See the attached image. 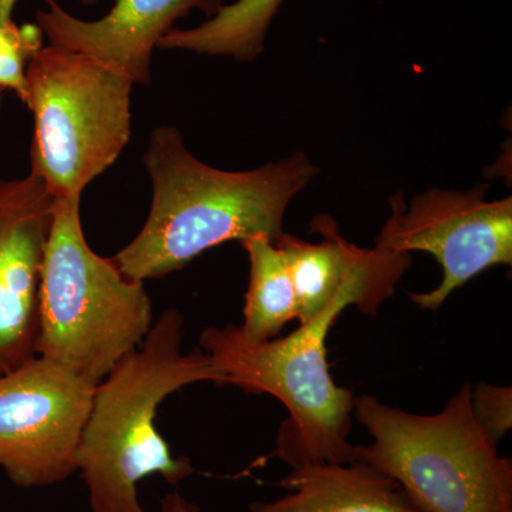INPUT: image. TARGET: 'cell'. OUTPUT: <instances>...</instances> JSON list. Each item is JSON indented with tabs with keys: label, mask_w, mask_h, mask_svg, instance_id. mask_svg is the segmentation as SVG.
<instances>
[{
	"label": "cell",
	"mask_w": 512,
	"mask_h": 512,
	"mask_svg": "<svg viewBox=\"0 0 512 512\" xmlns=\"http://www.w3.org/2000/svg\"><path fill=\"white\" fill-rule=\"evenodd\" d=\"M144 165L153 184L150 214L140 234L111 258L137 282L183 269L224 242L255 235L275 242L292 198L318 173L302 153L255 170H218L192 156L171 126L154 128Z\"/></svg>",
	"instance_id": "cell-1"
},
{
	"label": "cell",
	"mask_w": 512,
	"mask_h": 512,
	"mask_svg": "<svg viewBox=\"0 0 512 512\" xmlns=\"http://www.w3.org/2000/svg\"><path fill=\"white\" fill-rule=\"evenodd\" d=\"M55 201L32 173L0 180V376L36 356L40 272Z\"/></svg>",
	"instance_id": "cell-9"
},
{
	"label": "cell",
	"mask_w": 512,
	"mask_h": 512,
	"mask_svg": "<svg viewBox=\"0 0 512 512\" xmlns=\"http://www.w3.org/2000/svg\"><path fill=\"white\" fill-rule=\"evenodd\" d=\"M279 485L289 494L251 504V511L423 512L402 485L363 461L303 464L292 468Z\"/></svg>",
	"instance_id": "cell-12"
},
{
	"label": "cell",
	"mask_w": 512,
	"mask_h": 512,
	"mask_svg": "<svg viewBox=\"0 0 512 512\" xmlns=\"http://www.w3.org/2000/svg\"><path fill=\"white\" fill-rule=\"evenodd\" d=\"M249 256V286L245 295V338L254 342L274 339L286 323L298 319V301L291 272L281 249L265 235L241 242Z\"/></svg>",
	"instance_id": "cell-14"
},
{
	"label": "cell",
	"mask_w": 512,
	"mask_h": 512,
	"mask_svg": "<svg viewBox=\"0 0 512 512\" xmlns=\"http://www.w3.org/2000/svg\"><path fill=\"white\" fill-rule=\"evenodd\" d=\"M345 308L330 306L285 338L254 342L239 326L207 328L202 350L222 373L224 384L266 393L289 413L279 431L276 454L292 468L308 463L360 461V446L350 443L355 397L333 382L326 338Z\"/></svg>",
	"instance_id": "cell-5"
},
{
	"label": "cell",
	"mask_w": 512,
	"mask_h": 512,
	"mask_svg": "<svg viewBox=\"0 0 512 512\" xmlns=\"http://www.w3.org/2000/svg\"><path fill=\"white\" fill-rule=\"evenodd\" d=\"M80 2L83 3V5L90 6V5H96L99 0H80Z\"/></svg>",
	"instance_id": "cell-19"
},
{
	"label": "cell",
	"mask_w": 512,
	"mask_h": 512,
	"mask_svg": "<svg viewBox=\"0 0 512 512\" xmlns=\"http://www.w3.org/2000/svg\"><path fill=\"white\" fill-rule=\"evenodd\" d=\"M42 29L33 23L0 25V90L16 93L26 103V72L33 56L43 47Z\"/></svg>",
	"instance_id": "cell-15"
},
{
	"label": "cell",
	"mask_w": 512,
	"mask_h": 512,
	"mask_svg": "<svg viewBox=\"0 0 512 512\" xmlns=\"http://www.w3.org/2000/svg\"><path fill=\"white\" fill-rule=\"evenodd\" d=\"M134 83L106 64L52 45L26 72L35 119L32 173L55 198L82 195L109 170L131 138Z\"/></svg>",
	"instance_id": "cell-6"
},
{
	"label": "cell",
	"mask_w": 512,
	"mask_h": 512,
	"mask_svg": "<svg viewBox=\"0 0 512 512\" xmlns=\"http://www.w3.org/2000/svg\"><path fill=\"white\" fill-rule=\"evenodd\" d=\"M16 3L18 0H0V25L12 22Z\"/></svg>",
	"instance_id": "cell-18"
},
{
	"label": "cell",
	"mask_w": 512,
	"mask_h": 512,
	"mask_svg": "<svg viewBox=\"0 0 512 512\" xmlns=\"http://www.w3.org/2000/svg\"><path fill=\"white\" fill-rule=\"evenodd\" d=\"M82 195L56 198L39 286L36 355L99 384L143 345L153 308L143 282L87 244Z\"/></svg>",
	"instance_id": "cell-3"
},
{
	"label": "cell",
	"mask_w": 512,
	"mask_h": 512,
	"mask_svg": "<svg viewBox=\"0 0 512 512\" xmlns=\"http://www.w3.org/2000/svg\"><path fill=\"white\" fill-rule=\"evenodd\" d=\"M464 384L439 414L420 416L372 396L355 399L373 443L360 461L397 481L423 512H512V464L478 426Z\"/></svg>",
	"instance_id": "cell-4"
},
{
	"label": "cell",
	"mask_w": 512,
	"mask_h": 512,
	"mask_svg": "<svg viewBox=\"0 0 512 512\" xmlns=\"http://www.w3.org/2000/svg\"><path fill=\"white\" fill-rule=\"evenodd\" d=\"M2 90H0V100H2Z\"/></svg>",
	"instance_id": "cell-20"
},
{
	"label": "cell",
	"mask_w": 512,
	"mask_h": 512,
	"mask_svg": "<svg viewBox=\"0 0 512 512\" xmlns=\"http://www.w3.org/2000/svg\"><path fill=\"white\" fill-rule=\"evenodd\" d=\"M96 387L37 355L0 376V470L13 484L46 487L77 471Z\"/></svg>",
	"instance_id": "cell-7"
},
{
	"label": "cell",
	"mask_w": 512,
	"mask_h": 512,
	"mask_svg": "<svg viewBox=\"0 0 512 512\" xmlns=\"http://www.w3.org/2000/svg\"><path fill=\"white\" fill-rule=\"evenodd\" d=\"M161 512H200L194 504L178 493L168 494L161 501Z\"/></svg>",
	"instance_id": "cell-17"
},
{
	"label": "cell",
	"mask_w": 512,
	"mask_h": 512,
	"mask_svg": "<svg viewBox=\"0 0 512 512\" xmlns=\"http://www.w3.org/2000/svg\"><path fill=\"white\" fill-rule=\"evenodd\" d=\"M184 318L168 309L143 345L97 384L77 453L92 512H146L137 485L158 474L177 484L195 473L190 458L174 457L156 429L157 410L170 394L200 382L224 384L207 353L181 352Z\"/></svg>",
	"instance_id": "cell-2"
},
{
	"label": "cell",
	"mask_w": 512,
	"mask_h": 512,
	"mask_svg": "<svg viewBox=\"0 0 512 512\" xmlns=\"http://www.w3.org/2000/svg\"><path fill=\"white\" fill-rule=\"evenodd\" d=\"M471 409L480 429L497 444L512 426L511 387L477 384L471 392Z\"/></svg>",
	"instance_id": "cell-16"
},
{
	"label": "cell",
	"mask_w": 512,
	"mask_h": 512,
	"mask_svg": "<svg viewBox=\"0 0 512 512\" xmlns=\"http://www.w3.org/2000/svg\"><path fill=\"white\" fill-rule=\"evenodd\" d=\"M487 185L466 192L429 190L413 198L409 211L402 194L392 200V217L377 247L397 254L429 252L443 268L433 291L412 295L421 309L437 311L451 293L497 265L512 264V200H485Z\"/></svg>",
	"instance_id": "cell-8"
},
{
	"label": "cell",
	"mask_w": 512,
	"mask_h": 512,
	"mask_svg": "<svg viewBox=\"0 0 512 512\" xmlns=\"http://www.w3.org/2000/svg\"><path fill=\"white\" fill-rule=\"evenodd\" d=\"M285 0H235L192 29H171L158 49L229 56L251 62L261 55L266 35Z\"/></svg>",
	"instance_id": "cell-13"
},
{
	"label": "cell",
	"mask_w": 512,
	"mask_h": 512,
	"mask_svg": "<svg viewBox=\"0 0 512 512\" xmlns=\"http://www.w3.org/2000/svg\"><path fill=\"white\" fill-rule=\"evenodd\" d=\"M36 25L50 45L82 53L124 74L134 84L151 80V59L174 23L191 10L215 15L224 0H113L104 18L83 20L57 0H43Z\"/></svg>",
	"instance_id": "cell-11"
},
{
	"label": "cell",
	"mask_w": 512,
	"mask_h": 512,
	"mask_svg": "<svg viewBox=\"0 0 512 512\" xmlns=\"http://www.w3.org/2000/svg\"><path fill=\"white\" fill-rule=\"evenodd\" d=\"M320 242H306L282 232L275 239L291 272L301 325L312 322L330 306H357L376 316L382 303L392 298L396 285L409 269L410 254L377 247L357 248L339 234L329 215L312 222Z\"/></svg>",
	"instance_id": "cell-10"
}]
</instances>
